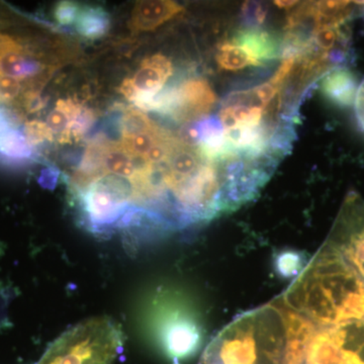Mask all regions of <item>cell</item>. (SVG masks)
<instances>
[{"label": "cell", "instance_id": "obj_1", "mask_svg": "<svg viewBox=\"0 0 364 364\" xmlns=\"http://www.w3.org/2000/svg\"><path fill=\"white\" fill-rule=\"evenodd\" d=\"M289 318L282 299L238 316L210 342L198 364H284Z\"/></svg>", "mask_w": 364, "mask_h": 364}, {"label": "cell", "instance_id": "obj_2", "mask_svg": "<svg viewBox=\"0 0 364 364\" xmlns=\"http://www.w3.org/2000/svg\"><path fill=\"white\" fill-rule=\"evenodd\" d=\"M286 306L284 364H364V320L313 322Z\"/></svg>", "mask_w": 364, "mask_h": 364}, {"label": "cell", "instance_id": "obj_3", "mask_svg": "<svg viewBox=\"0 0 364 364\" xmlns=\"http://www.w3.org/2000/svg\"><path fill=\"white\" fill-rule=\"evenodd\" d=\"M124 341L123 331L112 318H90L64 332L36 364H114Z\"/></svg>", "mask_w": 364, "mask_h": 364}, {"label": "cell", "instance_id": "obj_4", "mask_svg": "<svg viewBox=\"0 0 364 364\" xmlns=\"http://www.w3.org/2000/svg\"><path fill=\"white\" fill-rule=\"evenodd\" d=\"M172 72L171 62L161 54L152 55L144 60L135 75L130 78L136 91L134 104L140 111L161 92Z\"/></svg>", "mask_w": 364, "mask_h": 364}, {"label": "cell", "instance_id": "obj_5", "mask_svg": "<svg viewBox=\"0 0 364 364\" xmlns=\"http://www.w3.org/2000/svg\"><path fill=\"white\" fill-rule=\"evenodd\" d=\"M47 65L23 45L0 55V75L26 82L28 90H38L41 79L47 77Z\"/></svg>", "mask_w": 364, "mask_h": 364}, {"label": "cell", "instance_id": "obj_6", "mask_svg": "<svg viewBox=\"0 0 364 364\" xmlns=\"http://www.w3.org/2000/svg\"><path fill=\"white\" fill-rule=\"evenodd\" d=\"M229 41L240 47L255 67L264 65L282 56V42L274 33L258 26L241 28Z\"/></svg>", "mask_w": 364, "mask_h": 364}, {"label": "cell", "instance_id": "obj_7", "mask_svg": "<svg viewBox=\"0 0 364 364\" xmlns=\"http://www.w3.org/2000/svg\"><path fill=\"white\" fill-rule=\"evenodd\" d=\"M200 338L195 324L186 320L168 323L161 333L163 349L176 364L183 363L196 353L200 346Z\"/></svg>", "mask_w": 364, "mask_h": 364}, {"label": "cell", "instance_id": "obj_8", "mask_svg": "<svg viewBox=\"0 0 364 364\" xmlns=\"http://www.w3.org/2000/svg\"><path fill=\"white\" fill-rule=\"evenodd\" d=\"M183 11V7L168 0L138 1L132 11L129 28L133 33L155 30Z\"/></svg>", "mask_w": 364, "mask_h": 364}, {"label": "cell", "instance_id": "obj_9", "mask_svg": "<svg viewBox=\"0 0 364 364\" xmlns=\"http://www.w3.org/2000/svg\"><path fill=\"white\" fill-rule=\"evenodd\" d=\"M142 163L143 159L132 157L124 149L121 143L104 141L102 145V157H100V174L97 178L105 176H116L117 178L126 181L129 186V182L135 177Z\"/></svg>", "mask_w": 364, "mask_h": 364}, {"label": "cell", "instance_id": "obj_10", "mask_svg": "<svg viewBox=\"0 0 364 364\" xmlns=\"http://www.w3.org/2000/svg\"><path fill=\"white\" fill-rule=\"evenodd\" d=\"M358 79L349 69L337 67L321 79L324 97L338 107H349L355 102Z\"/></svg>", "mask_w": 364, "mask_h": 364}, {"label": "cell", "instance_id": "obj_11", "mask_svg": "<svg viewBox=\"0 0 364 364\" xmlns=\"http://www.w3.org/2000/svg\"><path fill=\"white\" fill-rule=\"evenodd\" d=\"M75 28L85 39H102L111 28V16L102 6H82L75 21Z\"/></svg>", "mask_w": 364, "mask_h": 364}, {"label": "cell", "instance_id": "obj_12", "mask_svg": "<svg viewBox=\"0 0 364 364\" xmlns=\"http://www.w3.org/2000/svg\"><path fill=\"white\" fill-rule=\"evenodd\" d=\"M81 109L80 104L70 100H59L56 107L47 117L46 124L53 135L58 136V142L69 143L68 132L74 117Z\"/></svg>", "mask_w": 364, "mask_h": 364}, {"label": "cell", "instance_id": "obj_13", "mask_svg": "<svg viewBox=\"0 0 364 364\" xmlns=\"http://www.w3.org/2000/svg\"><path fill=\"white\" fill-rule=\"evenodd\" d=\"M0 157L4 163L21 164L33 157V146L25 134L14 129L0 139Z\"/></svg>", "mask_w": 364, "mask_h": 364}, {"label": "cell", "instance_id": "obj_14", "mask_svg": "<svg viewBox=\"0 0 364 364\" xmlns=\"http://www.w3.org/2000/svg\"><path fill=\"white\" fill-rule=\"evenodd\" d=\"M163 130L164 129L155 124L152 128L148 129V130L123 134L119 143L132 157L144 160L151 148L157 142Z\"/></svg>", "mask_w": 364, "mask_h": 364}, {"label": "cell", "instance_id": "obj_15", "mask_svg": "<svg viewBox=\"0 0 364 364\" xmlns=\"http://www.w3.org/2000/svg\"><path fill=\"white\" fill-rule=\"evenodd\" d=\"M217 61L219 66L225 70L236 71L254 66L252 60L238 46L227 41L220 47Z\"/></svg>", "mask_w": 364, "mask_h": 364}, {"label": "cell", "instance_id": "obj_16", "mask_svg": "<svg viewBox=\"0 0 364 364\" xmlns=\"http://www.w3.org/2000/svg\"><path fill=\"white\" fill-rule=\"evenodd\" d=\"M23 131H25L26 140L33 147L39 144L53 142L55 140V136L47 124L38 121V119L26 122Z\"/></svg>", "mask_w": 364, "mask_h": 364}, {"label": "cell", "instance_id": "obj_17", "mask_svg": "<svg viewBox=\"0 0 364 364\" xmlns=\"http://www.w3.org/2000/svg\"><path fill=\"white\" fill-rule=\"evenodd\" d=\"M81 6L75 1H59L54 7L55 20L62 26H70L75 23L78 14L80 13Z\"/></svg>", "mask_w": 364, "mask_h": 364}, {"label": "cell", "instance_id": "obj_18", "mask_svg": "<svg viewBox=\"0 0 364 364\" xmlns=\"http://www.w3.org/2000/svg\"><path fill=\"white\" fill-rule=\"evenodd\" d=\"M21 105L23 111L28 114H35L43 109L46 105V98L38 90H28L21 95Z\"/></svg>", "mask_w": 364, "mask_h": 364}, {"label": "cell", "instance_id": "obj_19", "mask_svg": "<svg viewBox=\"0 0 364 364\" xmlns=\"http://www.w3.org/2000/svg\"><path fill=\"white\" fill-rule=\"evenodd\" d=\"M267 18V9L261 4H246L244 7V20L248 26H258Z\"/></svg>", "mask_w": 364, "mask_h": 364}, {"label": "cell", "instance_id": "obj_20", "mask_svg": "<svg viewBox=\"0 0 364 364\" xmlns=\"http://www.w3.org/2000/svg\"><path fill=\"white\" fill-rule=\"evenodd\" d=\"M280 272L284 275H291V273L298 269L301 264V257L294 253H287L282 256V258L277 262Z\"/></svg>", "mask_w": 364, "mask_h": 364}, {"label": "cell", "instance_id": "obj_21", "mask_svg": "<svg viewBox=\"0 0 364 364\" xmlns=\"http://www.w3.org/2000/svg\"><path fill=\"white\" fill-rule=\"evenodd\" d=\"M355 114L360 128L364 132V80L359 85L355 97Z\"/></svg>", "mask_w": 364, "mask_h": 364}, {"label": "cell", "instance_id": "obj_22", "mask_svg": "<svg viewBox=\"0 0 364 364\" xmlns=\"http://www.w3.org/2000/svg\"><path fill=\"white\" fill-rule=\"evenodd\" d=\"M298 4L296 1H275L274 4L277 6L282 7V9H291Z\"/></svg>", "mask_w": 364, "mask_h": 364}, {"label": "cell", "instance_id": "obj_23", "mask_svg": "<svg viewBox=\"0 0 364 364\" xmlns=\"http://www.w3.org/2000/svg\"><path fill=\"white\" fill-rule=\"evenodd\" d=\"M358 4H360V6H363L364 7V1L363 2H358Z\"/></svg>", "mask_w": 364, "mask_h": 364}]
</instances>
